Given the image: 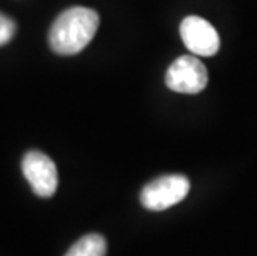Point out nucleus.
Segmentation results:
<instances>
[{
	"instance_id": "1",
	"label": "nucleus",
	"mask_w": 257,
	"mask_h": 256,
	"mask_svg": "<svg viewBox=\"0 0 257 256\" xmlns=\"http://www.w3.org/2000/svg\"><path fill=\"white\" fill-rule=\"evenodd\" d=\"M98 25L100 17L95 10L85 7L67 9L53 22L48 43L58 55H75L91 42Z\"/></svg>"
},
{
	"instance_id": "2",
	"label": "nucleus",
	"mask_w": 257,
	"mask_h": 256,
	"mask_svg": "<svg viewBox=\"0 0 257 256\" xmlns=\"http://www.w3.org/2000/svg\"><path fill=\"white\" fill-rule=\"evenodd\" d=\"M191 183L183 175H165L148 183L140 195L141 205L146 210L163 211L178 205L189 193Z\"/></svg>"
},
{
	"instance_id": "3",
	"label": "nucleus",
	"mask_w": 257,
	"mask_h": 256,
	"mask_svg": "<svg viewBox=\"0 0 257 256\" xmlns=\"http://www.w3.org/2000/svg\"><path fill=\"white\" fill-rule=\"evenodd\" d=\"M22 173L32 192L40 198H50L58 188V172L52 158L42 151H27L22 158Z\"/></svg>"
},
{
	"instance_id": "4",
	"label": "nucleus",
	"mask_w": 257,
	"mask_h": 256,
	"mask_svg": "<svg viewBox=\"0 0 257 256\" xmlns=\"http://www.w3.org/2000/svg\"><path fill=\"white\" fill-rule=\"evenodd\" d=\"M165 81L169 90L178 94H199L207 85V70L199 58L183 55L169 65Z\"/></svg>"
},
{
	"instance_id": "5",
	"label": "nucleus",
	"mask_w": 257,
	"mask_h": 256,
	"mask_svg": "<svg viewBox=\"0 0 257 256\" xmlns=\"http://www.w3.org/2000/svg\"><path fill=\"white\" fill-rule=\"evenodd\" d=\"M179 32H181V39L186 48L191 53H194V55L212 57L219 52V35H217L216 29L207 20L196 17V15L186 17L181 22Z\"/></svg>"
},
{
	"instance_id": "6",
	"label": "nucleus",
	"mask_w": 257,
	"mask_h": 256,
	"mask_svg": "<svg viewBox=\"0 0 257 256\" xmlns=\"http://www.w3.org/2000/svg\"><path fill=\"white\" fill-rule=\"evenodd\" d=\"M106 254V239L98 233L81 236L65 256H105Z\"/></svg>"
},
{
	"instance_id": "7",
	"label": "nucleus",
	"mask_w": 257,
	"mask_h": 256,
	"mask_svg": "<svg viewBox=\"0 0 257 256\" xmlns=\"http://www.w3.org/2000/svg\"><path fill=\"white\" fill-rule=\"evenodd\" d=\"M15 30H17L15 22L10 17H7V15L0 14V47L5 45V43H9L14 39Z\"/></svg>"
}]
</instances>
